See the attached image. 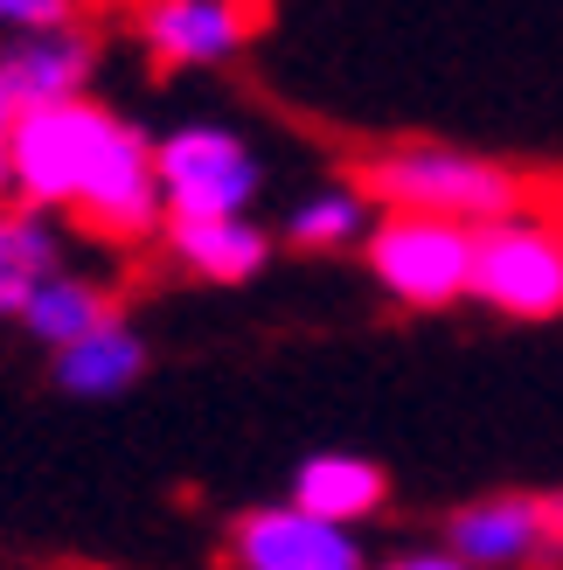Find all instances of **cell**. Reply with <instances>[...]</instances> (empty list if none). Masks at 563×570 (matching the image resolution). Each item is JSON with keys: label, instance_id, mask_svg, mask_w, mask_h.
<instances>
[{"label": "cell", "instance_id": "ac0fdd59", "mask_svg": "<svg viewBox=\"0 0 563 570\" xmlns=\"http://www.w3.org/2000/svg\"><path fill=\"white\" fill-rule=\"evenodd\" d=\"M383 570H473V563H460L453 550H411V557H397V563H383Z\"/></svg>", "mask_w": 563, "mask_h": 570}, {"label": "cell", "instance_id": "6da1fadb", "mask_svg": "<svg viewBox=\"0 0 563 570\" xmlns=\"http://www.w3.org/2000/svg\"><path fill=\"white\" fill-rule=\"evenodd\" d=\"M362 195L397 216H445L466 230H487L501 216H522L536 203L515 167H501L487 154H460V147H389L362 167Z\"/></svg>", "mask_w": 563, "mask_h": 570}, {"label": "cell", "instance_id": "52a82bcc", "mask_svg": "<svg viewBox=\"0 0 563 570\" xmlns=\"http://www.w3.org/2000/svg\"><path fill=\"white\" fill-rule=\"evenodd\" d=\"M160 209H167L160 160H154V147L132 126H119V139H111L105 160H98V175L77 195V223L98 230V237H111V244H139V237L160 230Z\"/></svg>", "mask_w": 563, "mask_h": 570}, {"label": "cell", "instance_id": "3957f363", "mask_svg": "<svg viewBox=\"0 0 563 570\" xmlns=\"http://www.w3.org/2000/svg\"><path fill=\"white\" fill-rule=\"evenodd\" d=\"M362 250H369V272L397 306L438 313V306L473 299V250H481V230H466V223L389 209L376 230L362 237Z\"/></svg>", "mask_w": 563, "mask_h": 570}, {"label": "cell", "instance_id": "30bf717a", "mask_svg": "<svg viewBox=\"0 0 563 570\" xmlns=\"http://www.w3.org/2000/svg\"><path fill=\"white\" fill-rule=\"evenodd\" d=\"M83 77H91V42H83L77 28H56V36H21L14 49H0V91L14 98V111L83 98Z\"/></svg>", "mask_w": 563, "mask_h": 570}, {"label": "cell", "instance_id": "ba28073f", "mask_svg": "<svg viewBox=\"0 0 563 570\" xmlns=\"http://www.w3.org/2000/svg\"><path fill=\"white\" fill-rule=\"evenodd\" d=\"M445 550L473 570H536L550 563V529H543V494H487L466 501L445 522Z\"/></svg>", "mask_w": 563, "mask_h": 570}, {"label": "cell", "instance_id": "ffe728a7", "mask_svg": "<svg viewBox=\"0 0 563 570\" xmlns=\"http://www.w3.org/2000/svg\"><path fill=\"white\" fill-rule=\"evenodd\" d=\"M14 126H21V111H14L8 91H0V160H8V147H14Z\"/></svg>", "mask_w": 563, "mask_h": 570}, {"label": "cell", "instance_id": "9a60e30c", "mask_svg": "<svg viewBox=\"0 0 563 570\" xmlns=\"http://www.w3.org/2000/svg\"><path fill=\"white\" fill-rule=\"evenodd\" d=\"M56 278V244L36 216H0V313H21L36 299V285Z\"/></svg>", "mask_w": 563, "mask_h": 570}, {"label": "cell", "instance_id": "5b68a950", "mask_svg": "<svg viewBox=\"0 0 563 570\" xmlns=\"http://www.w3.org/2000/svg\"><path fill=\"white\" fill-rule=\"evenodd\" d=\"M160 195H167V223H216V216H244L258 195V160L237 132L223 126H181L160 147Z\"/></svg>", "mask_w": 563, "mask_h": 570}, {"label": "cell", "instance_id": "7c38bea8", "mask_svg": "<svg viewBox=\"0 0 563 570\" xmlns=\"http://www.w3.org/2000/svg\"><path fill=\"white\" fill-rule=\"evenodd\" d=\"M167 250L209 285H244L271 258V237L250 216H216V223H167Z\"/></svg>", "mask_w": 563, "mask_h": 570}, {"label": "cell", "instance_id": "e0dca14e", "mask_svg": "<svg viewBox=\"0 0 563 570\" xmlns=\"http://www.w3.org/2000/svg\"><path fill=\"white\" fill-rule=\"evenodd\" d=\"M70 21H77V0H0V28H21V36H56Z\"/></svg>", "mask_w": 563, "mask_h": 570}, {"label": "cell", "instance_id": "8992f818", "mask_svg": "<svg viewBox=\"0 0 563 570\" xmlns=\"http://www.w3.org/2000/svg\"><path fill=\"white\" fill-rule=\"evenodd\" d=\"M230 563L237 570H369L362 535L342 522H320L306 508H244L230 522Z\"/></svg>", "mask_w": 563, "mask_h": 570}, {"label": "cell", "instance_id": "5bb4252c", "mask_svg": "<svg viewBox=\"0 0 563 570\" xmlns=\"http://www.w3.org/2000/svg\"><path fill=\"white\" fill-rule=\"evenodd\" d=\"M105 321H119V313H111V299L98 293L91 278H63V272L42 278V285H36V299L21 306V327L36 334L42 348H56V355L77 348V341H91Z\"/></svg>", "mask_w": 563, "mask_h": 570}, {"label": "cell", "instance_id": "277c9868", "mask_svg": "<svg viewBox=\"0 0 563 570\" xmlns=\"http://www.w3.org/2000/svg\"><path fill=\"white\" fill-rule=\"evenodd\" d=\"M473 299L501 321H556L563 313V216L529 203L481 230L473 250Z\"/></svg>", "mask_w": 563, "mask_h": 570}, {"label": "cell", "instance_id": "9c48e42d", "mask_svg": "<svg viewBox=\"0 0 563 570\" xmlns=\"http://www.w3.org/2000/svg\"><path fill=\"white\" fill-rule=\"evenodd\" d=\"M250 28H258L250 0H147L139 8V36L167 70L223 63V56H237L250 42Z\"/></svg>", "mask_w": 563, "mask_h": 570}, {"label": "cell", "instance_id": "4fadbf2b", "mask_svg": "<svg viewBox=\"0 0 563 570\" xmlns=\"http://www.w3.org/2000/svg\"><path fill=\"white\" fill-rule=\"evenodd\" d=\"M139 368H147V341L126 321H105L91 341H77V348L56 355V383L70 396H119V390L139 383Z\"/></svg>", "mask_w": 563, "mask_h": 570}, {"label": "cell", "instance_id": "44dd1931", "mask_svg": "<svg viewBox=\"0 0 563 570\" xmlns=\"http://www.w3.org/2000/svg\"><path fill=\"white\" fill-rule=\"evenodd\" d=\"M8 195H14V175H8V160H0V216H8Z\"/></svg>", "mask_w": 563, "mask_h": 570}, {"label": "cell", "instance_id": "7a4b0ae2", "mask_svg": "<svg viewBox=\"0 0 563 570\" xmlns=\"http://www.w3.org/2000/svg\"><path fill=\"white\" fill-rule=\"evenodd\" d=\"M119 126L126 119H111V111L91 105V98H63V105L21 111L14 147H8L14 195L28 209H77L83 181L98 175V160H105L111 139H119Z\"/></svg>", "mask_w": 563, "mask_h": 570}, {"label": "cell", "instance_id": "d6986e66", "mask_svg": "<svg viewBox=\"0 0 563 570\" xmlns=\"http://www.w3.org/2000/svg\"><path fill=\"white\" fill-rule=\"evenodd\" d=\"M543 529H550V563H556L563 557V488L543 494Z\"/></svg>", "mask_w": 563, "mask_h": 570}, {"label": "cell", "instance_id": "8fae6325", "mask_svg": "<svg viewBox=\"0 0 563 570\" xmlns=\"http://www.w3.org/2000/svg\"><path fill=\"white\" fill-rule=\"evenodd\" d=\"M383 501H389V473L376 460H362V452H314L293 473V508H306L320 522H342V529L369 522Z\"/></svg>", "mask_w": 563, "mask_h": 570}, {"label": "cell", "instance_id": "2e32d148", "mask_svg": "<svg viewBox=\"0 0 563 570\" xmlns=\"http://www.w3.org/2000/svg\"><path fill=\"white\" fill-rule=\"evenodd\" d=\"M355 237H369V195L362 188H320L314 203H299L286 216V244L299 250H342Z\"/></svg>", "mask_w": 563, "mask_h": 570}]
</instances>
